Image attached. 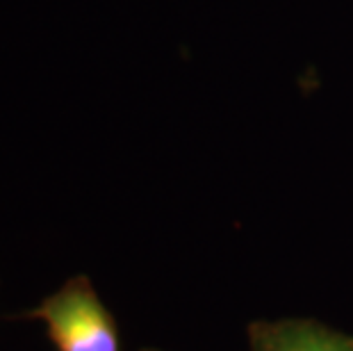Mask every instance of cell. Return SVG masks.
<instances>
[{
	"instance_id": "1",
	"label": "cell",
	"mask_w": 353,
	"mask_h": 351,
	"mask_svg": "<svg viewBox=\"0 0 353 351\" xmlns=\"http://www.w3.org/2000/svg\"><path fill=\"white\" fill-rule=\"evenodd\" d=\"M41 319L57 351H121L112 312L87 276H73L28 312Z\"/></svg>"
},
{
	"instance_id": "2",
	"label": "cell",
	"mask_w": 353,
	"mask_h": 351,
	"mask_svg": "<svg viewBox=\"0 0 353 351\" xmlns=\"http://www.w3.org/2000/svg\"><path fill=\"white\" fill-rule=\"evenodd\" d=\"M251 351H353L347 335L314 319H276L249 326Z\"/></svg>"
},
{
	"instance_id": "3",
	"label": "cell",
	"mask_w": 353,
	"mask_h": 351,
	"mask_svg": "<svg viewBox=\"0 0 353 351\" xmlns=\"http://www.w3.org/2000/svg\"><path fill=\"white\" fill-rule=\"evenodd\" d=\"M141 351H160V349H141Z\"/></svg>"
}]
</instances>
